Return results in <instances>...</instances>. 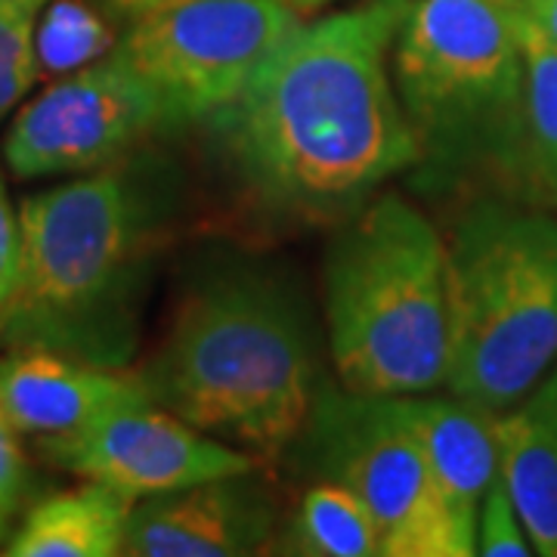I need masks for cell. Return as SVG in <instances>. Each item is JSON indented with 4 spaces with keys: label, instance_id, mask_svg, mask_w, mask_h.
I'll return each instance as SVG.
<instances>
[{
    "label": "cell",
    "instance_id": "1",
    "mask_svg": "<svg viewBox=\"0 0 557 557\" xmlns=\"http://www.w3.org/2000/svg\"><path fill=\"white\" fill-rule=\"evenodd\" d=\"M409 0H366L300 22L211 124L242 196L285 226H341L412 174L416 137L391 50Z\"/></svg>",
    "mask_w": 557,
    "mask_h": 557
},
{
    "label": "cell",
    "instance_id": "2",
    "mask_svg": "<svg viewBox=\"0 0 557 557\" xmlns=\"http://www.w3.org/2000/svg\"><path fill=\"white\" fill-rule=\"evenodd\" d=\"M183 211V171L143 146L28 196L20 208V285L0 317L3 338L127 369Z\"/></svg>",
    "mask_w": 557,
    "mask_h": 557
},
{
    "label": "cell",
    "instance_id": "3",
    "mask_svg": "<svg viewBox=\"0 0 557 557\" xmlns=\"http://www.w3.org/2000/svg\"><path fill=\"white\" fill-rule=\"evenodd\" d=\"M139 375L159 406L263 465L292 453L325 381L298 282L255 260L193 278Z\"/></svg>",
    "mask_w": 557,
    "mask_h": 557
},
{
    "label": "cell",
    "instance_id": "4",
    "mask_svg": "<svg viewBox=\"0 0 557 557\" xmlns=\"http://www.w3.org/2000/svg\"><path fill=\"white\" fill-rule=\"evenodd\" d=\"M325 341L341 387L416 397L446 387V242L403 196H381L335 230L322 260Z\"/></svg>",
    "mask_w": 557,
    "mask_h": 557
},
{
    "label": "cell",
    "instance_id": "5",
    "mask_svg": "<svg viewBox=\"0 0 557 557\" xmlns=\"http://www.w3.org/2000/svg\"><path fill=\"white\" fill-rule=\"evenodd\" d=\"M443 242L446 391L505 412L557 362V211L474 201Z\"/></svg>",
    "mask_w": 557,
    "mask_h": 557
},
{
    "label": "cell",
    "instance_id": "6",
    "mask_svg": "<svg viewBox=\"0 0 557 557\" xmlns=\"http://www.w3.org/2000/svg\"><path fill=\"white\" fill-rule=\"evenodd\" d=\"M391 72L418 189H446L480 164L502 171L523 84L520 0H409Z\"/></svg>",
    "mask_w": 557,
    "mask_h": 557
},
{
    "label": "cell",
    "instance_id": "7",
    "mask_svg": "<svg viewBox=\"0 0 557 557\" xmlns=\"http://www.w3.org/2000/svg\"><path fill=\"white\" fill-rule=\"evenodd\" d=\"M292 453L317 480H335L372 511L381 557H471L399 397H366L322 381Z\"/></svg>",
    "mask_w": 557,
    "mask_h": 557
},
{
    "label": "cell",
    "instance_id": "8",
    "mask_svg": "<svg viewBox=\"0 0 557 557\" xmlns=\"http://www.w3.org/2000/svg\"><path fill=\"white\" fill-rule=\"evenodd\" d=\"M298 25L285 0H180L121 28L115 50L156 90L174 131L239 100Z\"/></svg>",
    "mask_w": 557,
    "mask_h": 557
},
{
    "label": "cell",
    "instance_id": "9",
    "mask_svg": "<svg viewBox=\"0 0 557 557\" xmlns=\"http://www.w3.org/2000/svg\"><path fill=\"white\" fill-rule=\"evenodd\" d=\"M159 131L168 127L156 90L112 47L22 106L3 137V161L22 180L87 174Z\"/></svg>",
    "mask_w": 557,
    "mask_h": 557
},
{
    "label": "cell",
    "instance_id": "10",
    "mask_svg": "<svg viewBox=\"0 0 557 557\" xmlns=\"http://www.w3.org/2000/svg\"><path fill=\"white\" fill-rule=\"evenodd\" d=\"M44 456L81 478L149 498L258 471V456L199 431L156 399L127 403L81 431L40 440Z\"/></svg>",
    "mask_w": 557,
    "mask_h": 557
},
{
    "label": "cell",
    "instance_id": "11",
    "mask_svg": "<svg viewBox=\"0 0 557 557\" xmlns=\"http://www.w3.org/2000/svg\"><path fill=\"white\" fill-rule=\"evenodd\" d=\"M255 474L205 480L139 498L127 523L124 555L242 557L270 552L278 530L276 502Z\"/></svg>",
    "mask_w": 557,
    "mask_h": 557
},
{
    "label": "cell",
    "instance_id": "12",
    "mask_svg": "<svg viewBox=\"0 0 557 557\" xmlns=\"http://www.w3.org/2000/svg\"><path fill=\"white\" fill-rule=\"evenodd\" d=\"M143 399H152L143 375L94 366L53 347L20 344L0 359V412L20 434L62 437Z\"/></svg>",
    "mask_w": 557,
    "mask_h": 557
},
{
    "label": "cell",
    "instance_id": "13",
    "mask_svg": "<svg viewBox=\"0 0 557 557\" xmlns=\"http://www.w3.org/2000/svg\"><path fill=\"white\" fill-rule=\"evenodd\" d=\"M399 412L416 434L458 533L478 555L480 505L498 478L496 412L456 394L399 397Z\"/></svg>",
    "mask_w": 557,
    "mask_h": 557
},
{
    "label": "cell",
    "instance_id": "14",
    "mask_svg": "<svg viewBox=\"0 0 557 557\" xmlns=\"http://www.w3.org/2000/svg\"><path fill=\"white\" fill-rule=\"evenodd\" d=\"M498 478L518 505L533 555L557 557V362L496 412Z\"/></svg>",
    "mask_w": 557,
    "mask_h": 557
},
{
    "label": "cell",
    "instance_id": "15",
    "mask_svg": "<svg viewBox=\"0 0 557 557\" xmlns=\"http://www.w3.org/2000/svg\"><path fill=\"white\" fill-rule=\"evenodd\" d=\"M523 84L508 156L498 177L527 205L557 211V44L545 40L520 10Z\"/></svg>",
    "mask_w": 557,
    "mask_h": 557
},
{
    "label": "cell",
    "instance_id": "16",
    "mask_svg": "<svg viewBox=\"0 0 557 557\" xmlns=\"http://www.w3.org/2000/svg\"><path fill=\"white\" fill-rule=\"evenodd\" d=\"M137 498L109 483L87 480L81 490L38 502L16 536L10 557H115L124 555L127 523Z\"/></svg>",
    "mask_w": 557,
    "mask_h": 557
},
{
    "label": "cell",
    "instance_id": "17",
    "mask_svg": "<svg viewBox=\"0 0 557 557\" xmlns=\"http://www.w3.org/2000/svg\"><path fill=\"white\" fill-rule=\"evenodd\" d=\"M278 552L304 557H381L372 511L347 486L317 480L300 496L298 511L282 533Z\"/></svg>",
    "mask_w": 557,
    "mask_h": 557
},
{
    "label": "cell",
    "instance_id": "18",
    "mask_svg": "<svg viewBox=\"0 0 557 557\" xmlns=\"http://www.w3.org/2000/svg\"><path fill=\"white\" fill-rule=\"evenodd\" d=\"M50 0H0V121L35 87L38 32Z\"/></svg>",
    "mask_w": 557,
    "mask_h": 557
},
{
    "label": "cell",
    "instance_id": "19",
    "mask_svg": "<svg viewBox=\"0 0 557 557\" xmlns=\"http://www.w3.org/2000/svg\"><path fill=\"white\" fill-rule=\"evenodd\" d=\"M100 13L90 7V13H75L69 7L53 10L47 20H40L38 53L40 62H50L53 69H65L72 62L84 60L87 53L100 50L106 32H102Z\"/></svg>",
    "mask_w": 557,
    "mask_h": 557
},
{
    "label": "cell",
    "instance_id": "20",
    "mask_svg": "<svg viewBox=\"0 0 557 557\" xmlns=\"http://www.w3.org/2000/svg\"><path fill=\"white\" fill-rule=\"evenodd\" d=\"M478 555L483 557H527L533 555V545L527 536V527L518 515V505L508 493L502 478L493 480L486 490L478 518Z\"/></svg>",
    "mask_w": 557,
    "mask_h": 557
},
{
    "label": "cell",
    "instance_id": "21",
    "mask_svg": "<svg viewBox=\"0 0 557 557\" xmlns=\"http://www.w3.org/2000/svg\"><path fill=\"white\" fill-rule=\"evenodd\" d=\"M16 428L0 412V530H7V520L16 515L25 496V480L28 468L16 443Z\"/></svg>",
    "mask_w": 557,
    "mask_h": 557
},
{
    "label": "cell",
    "instance_id": "22",
    "mask_svg": "<svg viewBox=\"0 0 557 557\" xmlns=\"http://www.w3.org/2000/svg\"><path fill=\"white\" fill-rule=\"evenodd\" d=\"M22 273V226L20 214L13 211L7 183L0 174V317L7 313L10 300L16 295Z\"/></svg>",
    "mask_w": 557,
    "mask_h": 557
},
{
    "label": "cell",
    "instance_id": "23",
    "mask_svg": "<svg viewBox=\"0 0 557 557\" xmlns=\"http://www.w3.org/2000/svg\"><path fill=\"white\" fill-rule=\"evenodd\" d=\"M84 3L94 7L102 20L115 22L121 28H127V25L146 20V16L159 13V10L171 7V3H180V0H84Z\"/></svg>",
    "mask_w": 557,
    "mask_h": 557
},
{
    "label": "cell",
    "instance_id": "24",
    "mask_svg": "<svg viewBox=\"0 0 557 557\" xmlns=\"http://www.w3.org/2000/svg\"><path fill=\"white\" fill-rule=\"evenodd\" d=\"M520 10L542 38L557 44V0H520Z\"/></svg>",
    "mask_w": 557,
    "mask_h": 557
},
{
    "label": "cell",
    "instance_id": "25",
    "mask_svg": "<svg viewBox=\"0 0 557 557\" xmlns=\"http://www.w3.org/2000/svg\"><path fill=\"white\" fill-rule=\"evenodd\" d=\"M285 3H292L298 13H310V10H319V7L332 3V0H285Z\"/></svg>",
    "mask_w": 557,
    "mask_h": 557
},
{
    "label": "cell",
    "instance_id": "26",
    "mask_svg": "<svg viewBox=\"0 0 557 557\" xmlns=\"http://www.w3.org/2000/svg\"><path fill=\"white\" fill-rule=\"evenodd\" d=\"M0 536H3V530H0Z\"/></svg>",
    "mask_w": 557,
    "mask_h": 557
}]
</instances>
